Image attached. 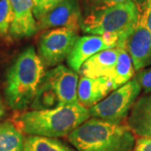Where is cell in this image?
<instances>
[{
  "instance_id": "6da1fadb",
  "label": "cell",
  "mask_w": 151,
  "mask_h": 151,
  "mask_svg": "<svg viewBox=\"0 0 151 151\" xmlns=\"http://www.w3.org/2000/svg\"><path fill=\"white\" fill-rule=\"evenodd\" d=\"M45 65L33 46L17 56L7 71L4 97L8 106L21 112L30 108L45 73Z\"/></svg>"
},
{
  "instance_id": "7a4b0ae2",
  "label": "cell",
  "mask_w": 151,
  "mask_h": 151,
  "mask_svg": "<svg viewBox=\"0 0 151 151\" xmlns=\"http://www.w3.org/2000/svg\"><path fill=\"white\" fill-rule=\"evenodd\" d=\"M90 118L88 108L76 103L51 109L24 112L14 117V124L26 134L58 139L67 137Z\"/></svg>"
},
{
  "instance_id": "3957f363",
  "label": "cell",
  "mask_w": 151,
  "mask_h": 151,
  "mask_svg": "<svg viewBox=\"0 0 151 151\" xmlns=\"http://www.w3.org/2000/svg\"><path fill=\"white\" fill-rule=\"evenodd\" d=\"M76 151H134L135 135L127 124L90 118L67 136Z\"/></svg>"
},
{
  "instance_id": "277c9868",
  "label": "cell",
  "mask_w": 151,
  "mask_h": 151,
  "mask_svg": "<svg viewBox=\"0 0 151 151\" xmlns=\"http://www.w3.org/2000/svg\"><path fill=\"white\" fill-rule=\"evenodd\" d=\"M139 8L134 1L99 6L82 18L81 29L90 35L113 34L119 36L117 47H123L128 35L137 24Z\"/></svg>"
},
{
  "instance_id": "5b68a950",
  "label": "cell",
  "mask_w": 151,
  "mask_h": 151,
  "mask_svg": "<svg viewBox=\"0 0 151 151\" xmlns=\"http://www.w3.org/2000/svg\"><path fill=\"white\" fill-rule=\"evenodd\" d=\"M79 76L70 67L59 65L45 71L30 108L42 110L78 103Z\"/></svg>"
},
{
  "instance_id": "8992f818",
  "label": "cell",
  "mask_w": 151,
  "mask_h": 151,
  "mask_svg": "<svg viewBox=\"0 0 151 151\" xmlns=\"http://www.w3.org/2000/svg\"><path fill=\"white\" fill-rule=\"evenodd\" d=\"M141 87L134 78L126 84L113 90L100 103L90 108L91 118L112 124H123L141 92Z\"/></svg>"
},
{
  "instance_id": "52a82bcc",
  "label": "cell",
  "mask_w": 151,
  "mask_h": 151,
  "mask_svg": "<svg viewBox=\"0 0 151 151\" xmlns=\"http://www.w3.org/2000/svg\"><path fill=\"white\" fill-rule=\"evenodd\" d=\"M79 30L55 28L44 32L39 40L38 55L45 67H55L67 59L78 39Z\"/></svg>"
},
{
  "instance_id": "ba28073f",
  "label": "cell",
  "mask_w": 151,
  "mask_h": 151,
  "mask_svg": "<svg viewBox=\"0 0 151 151\" xmlns=\"http://www.w3.org/2000/svg\"><path fill=\"white\" fill-rule=\"evenodd\" d=\"M148 7L145 2L143 9H139L137 24L124 40V48L131 57L135 71L151 65V33L146 26Z\"/></svg>"
},
{
  "instance_id": "9c48e42d",
  "label": "cell",
  "mask_w": 151,
  "mask_h": 151,
  "mask_svg": "<svg viewBox=\"0 0 151 151\" xmlns=\"http://www.w3.org/2000/svg\"><path fill=\"white\" fill-rule=\"evenodd\" d=\"M119 41V35L113 34L79 36L66 59L67 64L71 70L78 72L86 60L102 50L117 47Z\"/></svg>"
},
{
  "instance_id": "30bf717a",
  "label": "cell",
  "mask_w": 151,
  "mask_h": 151,
  "mask_svg": "<svg viewBox=\"0 0 151 151\" xmlns=\"http://www.w3.org/2000/svg\"><path fill=\"white\" fill-rule=\"evenodd\" d=\"M82 18L79 0H64L37 20L38 30L60 27L79 30Z\"/></svg>"
},
{
  "instance_id": "8fae6325",
  "label": "cell",
  "mask_w": 151,
  "mask_h": 151,
  "mask_svg": "<svg viewBox=\"0 0 151 151\" xmlns=\"http://www.w3.org/2000/svg\"><path fill=\"white\" fill-rule=\"evenodd\" d=\"M13 12L9 35L14 39L31 37L38 31L32 0H9Z\"/></svg>"
},
{
  "instance_id": "7c38bea8",
  "label": "cell",
  "mask_w": 151,
  "mask_h": 151,
  "mask_svg": "<svg viewBox=\"0 0 151 151\" xmlns=\"http://www.w3.org/2000/svg\"><path fill=\"white\" fill-rule=\"evenodd\" d=\"M113 91L112 82L108 77L81 76L77 86V100L82 106L89 109L100 103Z\"/></svg>"
},
{
  "instance_id": "4fadbf2b",
  "label": "cell",
  "mask_w": 151,
  "mask_h": 151,
  "mask_svg": "<svg viewBox=\"0 0 151 151\" xmlns=\"http://www.w3.org/2000/svg\"><path fill=\"white\" fill-rule=\"evenodd\" d=\"M127 126L139 138H151V93L136 100L127 118Z\"/></svg>"
},
{
  "instance_id": "5bb4252c",
  "label": "cell",
  "mask_w": 151,
  "mask_h": 151,
  "mask_svg": "<svg viewBox=\"0 0 151 151\" xmlns=\"http://www.w3.org/2000/svg\"><path fill=\"white\" fill-rule=\"evenodd\" d=\"M119 54L118 47L107 49L92 55L81 65L78 73L89 78L109 77L113 73Z\"/></svg>"
},
{
  "instance_id": "9a60e30c",
  "label": "cell",
  "mask_w": 151,
  "mask_h": 151,
  "mask_svg": "<svg viewBox=\"0 0 151 151\" xmlns=\"http://www.w3.org/2000/svg\"><path fill=\"white\" fill-rule=\"evenodd\" d=\"M119 54L113 73L108 77L112 82L113 89L116 90L132 80L134 76V67L128 51L123 47H118Z\"/></svg>"
},
{
  "instance_id": "2e32d148",
  "label": "cell",
  "mask_w": 151,
  "mask_h": 151,
  "mask_svg": "<svg viewBox=\"0 0 151 151\" xmlns=\"http://www.w3.org/2000/svg\"><path fill=\"white\" fill-rule=\"evenodd\" d=\"M23 151H76L57 138L29 135L24 139Z\"/></svg>"
},
{
  "instance_id": "e0dca14e",
  "label": "cell",
  "mask_w": 151,
  "mask_h": 151,
  "mask_svg": "<svg viewBox=\"0 0 151 151\" xmlns=\"http://www.w3.org/2000/svg\"><path fill=\"white\" fill-rule=\"evenodd\" d=\"M24 138L11 122L0 123V151H23Z\"/></svg>"
},
{
  "instance_id": "ac0fdd59",
  "label": "cell",
  "mask_w": 151,
  "mask_h": 151,
  "mask_svg": "<svg viewBox=\"0 0 151 151\" xmlns=\"http://www.w3.org/2000/svg\"><path fill=\"white\" fill-rule=\"evenodd\" d=\"M13 20V12L9 0H0V36L5 37L9 33Z\"/></svg>"
},
{
  "instance_id": "d6986e66",
  "label": "cell",
  "mask_w": 151,
  "mask_h": 151,
  "mask_svg": "<svg viewBox=\"0 0 151 151\" xmlns=\"http://www.w3.org/2000/svg\"><path fill=\"white\" fill-rule=\"evenodd\" d=\"M64 0H32L33 12L36 20L53 9Z\"/></svg>"
},
{
  "instance_id": "ffe728a7",
  "label": "cell",
  "mask_w": 151,
  "mask_h": 151,
  "mask_svg": "<svg viewBox=\"0 0 151 151\" xmlns=\"http://www.w3.org/2000/svg\"><path fill=\"white\" fill-rule=\"evenodd\" d=\"M135 79L139 84L143 92L145 94L151 93V66H148L139 70Z\"/></svg>"
},
{
  "instance_id": "44dd1931",
  "label": "cell",
  "mask_w": 151,
  "mask_h": 151,
  "mask_svg": "<svg viewBox=\"0 0 151 151\" xmlns=\"http://www.w3.org/2000/svg\"><path fill=\"white\" fill-rule=\"evenodd\" d=\"M134 151H151V138H139L135 141Z\"/></svg>"
},
{
  "instance_id": "7402d4cb",
  "label": "cell",
  "mask_w": 151,
  "mask_h": 151,
  "mask_svg": "<svg viewBox=\"0 0 151 151\" xmlns=\"http://www.w3.org/2000/svg\"><path fill=\"white\" fill-rule=\"evenodd\" d=\"M96 4H99L100 6H111L115 5L118 4H122V3H125V2H129V1H134L136 0H90Z\"/></svg>"
},
{
  "instance_id": "603a6c76",
  "label": "cell",
  "mask_w": 151,
  "mask_h": 151,
  "mask_svg": "<svg viewBox=\"0 0 151 151\" xmlns=\"http://www.w3.org/2000/svg\"><path fill=\"white\" fill-rule=\"evenodd\" d=\"M145 3L148 7L147 16H146V26L151 33V0H145Z\"/></svg>"
},
{
  "instance_id": "cb8c5ba5",
  "label": "cell",
  "mask_w": 151,
  "mask_h": 151,
  "mask_svg": "<svg viewBox=\"0 0 151 151\" xmlns=\"http://www.w3.org/2000/svg\"><path fill=\"white\" fill-rule=\"evenodd\" d=\"M6 114V108L5 105L4 103V101H3V98H2V96H1V93H0V119H3Z\"/></svg>"
}]
</instances>
